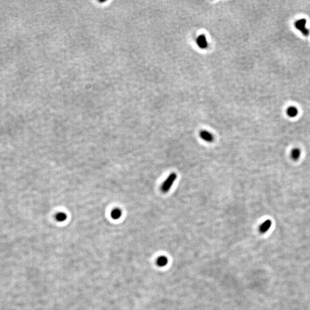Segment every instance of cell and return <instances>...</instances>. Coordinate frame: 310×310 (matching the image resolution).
Segmentation results:
<instances>
[{"instance_id": "obj_1", "label": "cell", "mask_w": 310, "mask_h": 310, "mask_svg": "<svg viewBox=\"0 0 310 310\" xmlns=\"http://www.w3.org/2000/svg\"><path fill=\"white\" fill-rule=\"evenodd\" d=\"M296 29L300 32L303 36H308L310 34L309 29L307 27V20L305 18H301L296 21L294 23Z\"/></svg>"}, {"instance_id": "obj_9", "label": "cell", "mask_w": 310, "mask_h": 310, "mask_svg": "<svg viewBox=\"0 0 310 310\" xmlns=\"http://www.w3.org/2000/svg\"><path fill=\"white\" fill-rule=\"evenodd\" d=\"M121 214H122L121 211L120 210V209H116L111 211V216L114 219H118L121 216Z\"/></svg>"}, {"instance_id": "obj_8", "label": "cell", "mask_w": 310, "mask_h": 310, "mask_svg": "<svg viewBox=\"0 0 310 310\" xmlns=\"http://www.w3.org/2000/svg\"><path fill=\"white\" fill-rule=\"evenodd\" d=\"M168 260L167 258V257L161 256L157 258V259L156 260V264L160 267H164L167 265V264H168Z\"/></svg>"}, {"instance_id": "obj_4", "label": "cell", "mask_w": 310, "mask_h": 310, "mask_svg": "<svg viewBox=\"0 0 310 310\" xmlns=\"http://www.w3.org/2000/svg\"><path fill=\"white\" fill-rule=\"evenodd\" d=\"M272 226V221L270 219H266L265 221L259 227V231L261 233L264 234L267 232Z\"/></svg>"}, {"instance_id": "obj_5", "label": "cell", "mask_w": 310, "mask_h": 310, "mask_svg": "<svg viewBox=\"0 0 310 310\" xmlns=\"http://www.w3.org/2000/svg\"><path fill=\"white\" fill-rule=\"evenodd\" d=\"M196 43L198 47L202 49H205L207 47V42L206 40V36L203 35H200L198 38L196 40Z\"/></svg>"}, {"instance_id": "obj_2", "label": "cell", "mask_w": 310, "mask_h": 310, "mask_svg": "<svg viewBox=\"0 0 310 310\" xmlns=\"http://www.w3.org/2000/svg\"><path fill=\"white\" fill-rule=\"evenodd\" d=\"M176 177H177V175L176 173H175V172L171 173L170 175V176L167 177V179L165 180V182L163 183V184L161 187V191L164 193H166L168 191H169L172 186L173 185V184L176 180Z\"/></svg>"}, {"instance_id": "obj_6", "label": "cell", "mask_w": 310, "mask_h": 310, "mask_svg": "<svg viewBox=\"0 0 310 310\" xmlns=\"http://www.w3.org/2000/svg\"><path fill=\"white\" fill-rule=\"evenodd\" d=\"M298 109L295 106H290L287 109V114L288 117L294 118L297 116L298 114Z\"/></svg>"}, {"instance_id": "obj_7", "label": "cell", "mask_w": 310, "mask_h": 310, "mask_svg": "<svg viewBox=\"0 0 310 310\" xmlns=\"http://www.w3.org/2000/svg\"><path fill=\"white\" fill-rule=\"evenodd\" d=\"M301 155V150L299 148H294L291 150V157L294 161H298L299 160Z\"/></svg>"}, {"instance_id": "obj_10", "label": "cell", "mask_w": 310, "mask_h": 310, "mask_svg": "<svg viewBox=\"0 0 310 310\" xmlns=\"http://www.w3.org/2000/svg\"><path fill=\"white\" fill-rule=\"evenodd\" d=\"M66 215L64 213H58V214L56 216V220H57L58 221H64L66 219Z\"/></svg>"}, {"instance_id": "obj_3", "label": "cell", "mask_w": 310, "mask_h": 310, "mask_svg": "<svg viewBox=\"0 0 310 310\" xmlns=\"http://www.w3.org/2000/svg\"><path fill=\"white\" fill-rule=\"evenodd\" d=\"M200 136L201 139H203L204 141L208 142V143H211L214 141V136L211 133L206 131V130H202L200 132Z\"/></svg>"}]
</instances>
